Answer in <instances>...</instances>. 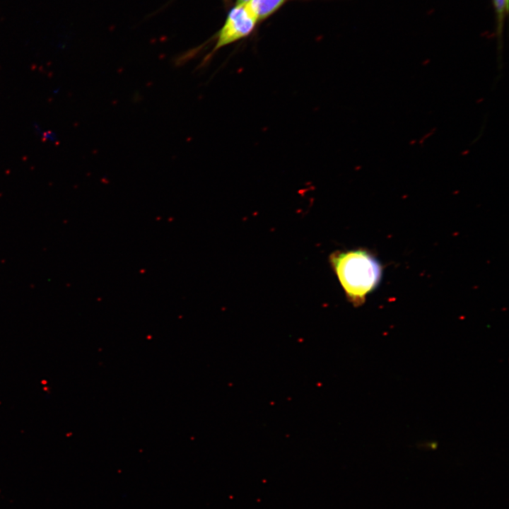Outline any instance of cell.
Masks as SVG:
<instances>
[{"label":"cell","instance_id":"obj_5","mask_svg":"<svg viewBox=\"0 0 509 509\" xmlns=\"http://www.w3.org/2000/svg\"><path fill=\"white\" fill-rule=\"evenodd\" d=\"M250 1V0H237L236 5H237V6H238V5H243V4H247V3L248 1Z\"/></svg>","mask_w":509,"mask_h":509},{"label":"cell","instance_id":"obj_1","mask_svg":"<svg viewBox=\"0 0 509 509\" xmlns=\"http://www.w3.org/2000/svg\"><path fill=\"white\" fill-rule=\"evenodd\" d=\"M329 262L347 298L355 306L362 305L379 284L381 266L366 250L336 251L329 256Z\"/></svg>","mask_w":509,"mask_h":509},{"label":"cell","instance_id":"obj_4","mask_svg":"<svg viewBox=\"0 0 509 509\" xmlns=\"http://www.w3.org/2000/svg\"><path fill=\"white\" fill-rule=\"evenodd\" d=\"M495 15V29L498 51L503 47V36L505 21L509 13V0H491Z\"/></svg>","mask_w":509,"mask_h":509},{"label":"cell","instance_id":"obj_2","mask_svg":"<svg viewBox=\"0 0 509 509\" xmlns=\"http://www.w3.org/2000/svg\"><path fill=\"white\" fill-rule=\"evenodd\" d=\"M257 20L245 4L235 6L229 13L218 34L214 50L248 35L254 29Z\"/></svg>","mask_w":509,"mask_h":509},{"label":"cell","instance_id":"obj_3","mask_svg":"<svg viewBox=\"0 0 509 509\" xmlns=\"http://www.w3.org/2000/svg\"><path fill=\"white\" fill-rule=\"evenodd\" d=\"M286 0H250L245 6L258 21L263 20L275 12Z\"/></svg>","mask_w":509,"mask_h":509}]
</instances>
